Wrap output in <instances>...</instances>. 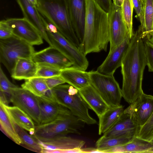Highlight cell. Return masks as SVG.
Listing matches in <instances>:
<instances>
[{
	"mask_svg": "<svg viewBox=\"0 0 153 153\" xmlns=\"http://www.w3.org/2000/svg\"><path fill=\"white\" fill-rule=\"evenodd\" d=\"M146 65L144 38L140 25L131 39L121 66L123 76L122 96L130 105L143 92L142 82Z\"/></svg>",
	"mask_w": 153,
	"mask_h": 153,
	"instance_id": "cell-1",
	"label": "cell"
},
{
	"mask_svg": "<svg viewBox=\"0 0 153 153\" xmlns=\"http://www.w3.org/2000/svg\"><path fill=\"white\" fill-rule=\"evenodd\" d=\"M86 12L83 40L78 48L86 56L91 53L106 51L109 42L108 13L95 0H85Z\"/></svg>",
	"mask_w": 153,
	"mask_h": 153,
	"instance_id": "cell-2",
	"label": "cell"
},
{
	"mask_svg": "<svg viewBox=\"0 0 153 153\" xmlns=\"http://www.w3.org/2000/svg\"><path fill=\"white\" fill-rule=\"evenodd\" d=\"M36 7L40 14L62 34L79 47L80 43L72 25L67 0H38Z\"/></svg>",
	"mask_w": 153,
	"mask_h": 153,
	"instance_id": "cell-3",
	"label": "cell"
},
{
	"mask_svg": "<svg viewBox=\"0 0 153 153\" xmlns=\"http://www.w3.org/2000/svg\"><path fill=\"white\" fill-rule=\"evenodd\" d=\"M85 123L69 110L52 121L36 125L32 136L38 141H42L69 134H80Z\"/></svg>",
	"mask_w": 153,
	"mask_h": 153,
	"instance_id": "cell-4",
	"label": "cell"
},
{
	"mask_svg": "<svg viewBox=\"0 0 153 153\" xmlns=\"http://www.w3.org/2000/svg\"><path fill=\"white\" fill-rule=\"evenodd\" d=\"M52 90L56 101L68 109L80 120L88 125L97 123V121L89 114L90 108L78 89L69 84H62Z\"/></svg>",
	"mask_w": 153,
	"mask_h": 153,
	"instance_id": "cell-5",
	"label": "cell"
},
{
	"mask_svg": "<svg viewBox=\"0 0 153 153\" xmlns=\"http://www.w3.org/2000/svg\"><path fill=\"white\" fill-rule=\"evenodd\" d=\"M43 22L51 45L65 56L72 63V65L85 71L88 66L85 56L78 48L65 38L53 25L42 16Z\"/></svg>",
	"mask_w": 153,
	"mask_h": 153,
	"instance_id": "cell-6",
	"label": "cell"
},
{
	"mask_svg": "<svg viewBox=\"0 0 153 153\" xmlns=\"http://www.w3.org/2000/svg\"><path fill=\"white\" fill-rule=\"evenodd\" d=\"M35 52L33 45L13 35L0 39V61L10 74L19 59H32Z\"/></svg>",
	"mask_w": 153,
	"mask_h": 153,
	"instance_id": "cell-7",
	"label": "cell"
},
{
	"mask_svg": "<svg viewBox=\"0 0 153 153\" xmlns=\"http://www.w3.org/2000/svg\"><path fill=\"white\" fill-rule=\"evenodd\" d=\"M90 84L97 91L110 107L120 105L121 90L113 75L96 71L89 72Z\"/></svg>",
	"mask_w": 153,
	"mask_h": 153,
	"instance_id": "cell-8",
	"label": "cell"
},
{
	"mask_svg": "<svg viewBox=\"0 0 153 153\" xmlns=\"http://www.w3.org/2000/svg\"><path fill=\"white\" fill-rule=\"evenodd\" d=\"M10 101L30 116L36 125L40 124V111L37 97L17 86L12 90Z\"/></svg>",
	"mask_w": 153,
	"mask_h": 153,
	"instance_id": "cell-9",
	"label": "cell"
},
{
	"mask_svg": "<svg viewBox=\"0 0 153 153\" xmlns=\"http://www.w3.org/2000/svg\"><path fill=\"white\" fill-rule=\"evenodd\" d=\"M140 129L131 104L124 110L114 125L103 135L106 136H120L134 137L137 135Z\"/></svg>",
	"mask_w": 153,
	"mask_h": 153,
	"instance_id": "cell-10",
	"label": "cell"
},
{
	"mask_svg": "<svg viewBox=\"0 0 153 153\" xmlns=\"http://www.w3.org/2000/svg\"><path fill=\"white\" fill-rule=\"evenodd\" d=\"M108 13L110 24L109 51H111L123 42L129 34L123 17L121 6L113 3Z\"/></svg>",
	"mask_w": 153,
	"mask_h": 153,
	"instance_id": "cell-11",
	"label": "cell"
},
{
	"mask_svg": "<svg viewBox=\"0 0 153 153\" xmlns=\"http://www.w3.org/2000/svg\"><path fill=\"white\" fill-rule=\"evenodd\" d=\"M6 20L13 35L33 46L43 43V39L39 30L26 18H10Z\"/></svg>",
	"mask_w": 153,
	"mask_h": 153,
	"instance_id": "cell-12",
	"label": "cell"
},
{
	"mask_svg": "<svg viewBox=\"0 0 153 153\" xmlns=\"http://www.w3.org/2000/svg\"><path fill=\"white\" fill-rule=\"evenodd\" d=\"M38 141L42 147L41 152L42 153H65L68 150L81 149L85 143L84 140L66 135L59 136Z\"/></svg>",
	"mask_w": 153,
	"mask_h": 153,
	"instance_id": "cell-13",
	"label": "cell"
},
{
	"mask_svg": "<svg viewBox=\"0 0 153 153\" xmlns=\"http://www.w3.org/2000/svg\"><path fill=\"white\" fill-rule=\"evenodd\" d=\"M32 59L37 64L47 65L62 70L72 65V63L65 56L51 46L35 52Z\"/></svg>",
	"mask_w": 153,
	"mask_h": 153,
	"instance_id": "cell-14",
	"label": "cell"
},
{
	"mask_svg": "<svg viewBox=\"0 0 153 153\" xmlns=\"http://www.w3.org/2000/svg\"><path fill=\"white\" fill-rule=\"evenodd\" d=\"M131 39L128 36L120 44L109 53L103 62L97 68L98 72L113 75L115 71L121 66L123 57L130 45Z\"/></svg>",
	"mask_w": 153,
	"mask_h": 153,
	"instance_id": "cell-15",
	"label": "cell"
},
{
	"mask_svg": "<svg viewBox=\"0 0 153 153\" xmlns=\"http://www.w3.org/2000/svg\"><path fill=\"white\" fill-rule=\"evenodd\" d=\"M72 25L80 43L84 36L86 12L85 0H67Z\"/></svg>",
	"mask_w": 153,
	"mask_h": 153,
	"instance_id": "cell-16",
	"label": "cell"
},
{
	"mask_svg": "<svg viewBox=\"0 0 153 153\" xmlns=\"http://www.w3.org/2000/svg\"><path fill=\"white\" fill-rule=\"evenodd\" d=\"M23 13L24 17L27 19L39 30L43 39L50 45L49 39L42 18L36 6L28 0H16Z\"/></svg>",
	"mask_w": 153,
	"mask_h": 153,
	"instance_id": "cell-17",
	"label": "cell"
},
{
	"mask_svg": "<svg viewBox=\"0 0 153 153\" xmlns=\"http://www.w3.org/2000/svg\"><path fill=\"white\" fill-rule=\"evenodd\" d=\"M132 104L138 125L141 128L153 113V96L143 92Z\"/></svg>",
	"mask_w": 153,
	"mask_h": 153,
	"instance_id": "cell-18",
	"label": "cell"
},
{
	"mask_svg": "<svg viewBox=\"0 0 153 153\" xmlns=\"http://www.w3.org/2000/svg\"><path fill=\"white\" fill-rule=\"evenodd\" d=\"M37 97L40 111V124L52 121L69 111L55 101Z\"/></svg>",
	"mask_w": 153,
	"mask_h": 153,
	"instance_id": "cell-19",
	"label": "cell"
},
{
	"mask_svg": "<svg viewBox=\"0 0 153 153\" xmlns=\"http://www.w3.org/2000/svg\"><path fill=\"white\" fill-rule=\"evenodd\" d=\"M78 91L90 109L93 110L98 117L110 107L91 84Z\"/></svg>",
	"mask_w": 153,
	"mask_h": 153,
	"instance_id": "cell-20",
	"label": "cell"
},
{
	"mask_svg": "<svg viewBox=\"0 0 153 153\" xmlns=\"http://www.w3.org/2000/svg\"><path fill=\"white\" fill-rule=\"evenodd\" d=\"M60 76L65 82L78 90L90 85L89 72L73 66L62 70Z\"/></svg>",
	"mask_w": 153,
	"mask_h": 153,
	"instance_id": "cell-21",
	"label": "cell"
},
{
	"mask_svg": "<svg viewBox=\"0 0 153 153\" xmlns=\"http://www.w3.org/2000/svg\"><path fill=\"white\" fill-rule=\"evenodd\" d=\"M152 149L153 141L136 136L128 143L107 150L105 153H148Z\"/></svg>",
	"mask_w": 153,
	"mask_h": 153,
	"instance_id": "cell-22",
	"label": "cell"
},
{
	"mask_svg": "<svg viewBox=\"0 0 153 153\" xmlns=\"http://www.w3.org/2000/svg\"><path fill=\"white\" fill-rule=\"evenodd\" d=\"M21 87L37 97L56 101L53 90L49 88L45 78L35 77L26 79Z\"/></svg>",
	"mask_w": 153,
	"mask_h": 153,
	"instance_id": "cell-23",
	"label": "cell"
},
{
	"mask_svg": "<svg viewBox=\"0 0 153 153\" xmlns=\"http://www.w3.org/2000/svg\"><path fill=\"white\" fill-rule=\"evenodd\" d=\"M38 65L32 59L20 58L16 63L11 74L13 79L25 80L35 77Z\"/></svg>",
	"mask_w": 153,
	"mask_h": 153,
	"instance_id": "cell-24",
	"label": "cell"
},
{
	"mask_svg": "<svg viewBox=\"0 0 153 153\" xmlns=\"http://www.w3.org/2000/svg\"><path fill=\"white\" fill-rule=\"evenodd\" d=\"M124 111V106L121 105L110 107L99 117V134H103L110 129L118 121Z\"/></svg>",
	"mask_w": 153,
	"mask_h": 153,
	"instance_id": "cell-25",
	"label": "cell"
},
{
	"mask_svg": "<svg viewBox=\"0 0 153 153\" xmlns=\"http://www.w3.org/2000/svg\"><path fill=\"white\" fill-rule=\"evenodd\" d=\"M0 123L2 129L15 143L19 145L22 144L16 130L14 121L6 105L1 102H0Z\"/></svg>",
	"mask_w": 153,
	"mask_h": 153,
	"instance_id": "cell-26",
	"label": "cell"
},
{
	"mask_svg": "<svg viewBox=\"0 0 153 153\" xmlns=\"http://www.w3.org/2000/svg\"><path fill=\"white\" fill-rule=\"evenodd\" d=\"M6 106L14 123L33 135L36 125L30 116L17 106Z\"/></svg>",
	"mask_w": 153,
	"mask_h": 153,
	"instance_id": "cell-27",
	"label": "cell"
},
{
	"mask_svg": "<svg viewBox=\"0 0 153 153\" xmlns=\"http://www.w3.org/2000/svg\"><path fill=\"white\" fill-rule=\"evenodd\" d=\"M133 137L120 136H106L103 135L96 141V147L100 153H105L107 150L128 143Z\"/></svg>",
	"mask_w": 153,
	"mask_h": 153,
	"instance_id": "cell-28",
	"label": "cell"
},
{
	"mask_svg": "<svg viewBox=\"0 0 153 153\" xmlns=\"http://www.w3.org/2000/svg\"><path fill=\"white\" fill-rule=\"evenodd\" d=\"M145 30L143 38H148L153 32V0H144Z\"/></svg>",
	"mask_w": 153,
	"mask_h": 153,
	"instance_id": "cell-29",
	"label": "cell"
},
{
	"mask_svg": "<svg viewBox=\"0 0 153 153\" xmlns=\"http://www.w3.org/2000/svg\"><path fill=\"white\" fill-rule=\"evenodd\" d=\"M15 126L16 130L22 142V144L35 152L41 153L42 147L38 141L32 136L29 134L25 130L15 123Z\"/></svg>",
	"mask_w": 153,
	"mask_h": 153,
	"instance_id": "cell-30",
	"label": "cell"
},
{
	"mask_svg": "<svg viewBox=\"0 0 153 153\" xmlns=\"http://www.w3.org/2000/svg\"><path fill=\"white\" fill-rule=\"evenodd\" d=\"M133 9L131 0H123L121 5L122 13L124 21L128 29L131 39L134 34L132 22Z\"/></svg>",
	"mask_w": 153,
	"mask_h": 153,
	"instance_id": "cell-31",
	"label": "cell"
},
{
	"mask_svg": "<svg viewBox=\"0 0 153 153\" xmlns=\"http://www.w3.org/2000/svg\"><path fill=\"white\" fill-rule=\"evenodd\" d=\"M35 77L48 78L60 76L62 70L57 68L43 64H37Z\"/></svg>",
	"mask_w": 153,
	"mask_h": 153,
	"instance_id": "cell-32",
	"label": "cell"
},
{
	"mask_svg": "<svg viewBox=\"0 0 153 153\" xmlns=\"http://www.w3.org/2000/svg\"><path fill=\"white\" fill-rule=\"evenodd\" d=\"M137 136L147 140L153 141V113L147 121L140 128Z\"/></svg>",
	"mask_w": 153,
	"mask_h": 153,
	"instance_id": "cell-33",
	"label": "cell"
},
{
	"mask_svg": "<svg viewBox=\"0 0 153 153\" xmlns=\"http://www.w3.org/2000/svg\"><path fill=\"white\" fill-rule=\"evenodd\" d=\"M17 87L11 82L0 67V91L6 94L10 97L12 90Z\"/></svg>",
	"mask_w": 153,
	"mask_h": 153,
	"instance_id": "cell-34",
	"label": "cell"
},
{
	"mask_svg": "<svg viewBox=\"0 0 153 153\" xmlns=\"http://www.w3.org/2000/svg\"><path fill=\"white\" fill-rule=\"evenodd\" d=\"M137 16L140 22L142 33L145 30L144 7L143 0H131Z\"/></svg>",
	"mask_w": 153,
	"mask_h": 153,
	"instance_id": "cell-35",
	"label": "cell"
},
{
	"mask_svg": "<svg viewBox=\"0 0 153 153\" xmlns=\"http://www.w3.org/2000/svg\"><path fill=\"white\" fill-rule=\"evenodd\" d=\"M144 41L148 71L153 72V44L146 39Z\"/></svg>",
	"mask_w": 153,
	"mask_h": 153,
	"instance_id": "cell-36",
	"label": "cell"
},
{
	"mask_svg": "<svg viewBox=\"0 0 153 153\" xmlns=\"http://www.w3.org/2000/svg\"><path fill=\"white\" fill-rule=\"evenodd\" d=\"M13 35L12 29L6 20L0 22V39L8 38Z\"/></svg>",
	"mask_w": 153,
	"mask_h": 153,
	"instance_id": "cell-37",
	"label": "cell"
},
{
	"mask_svg": "<svg viewBox=\"0 0 153 153\" xmlns=\"http://www.w3.org/2000/svg\"><path fill=\"white\" fill-rule=\"evenodd\" d=\"M45 79L48 86L51 89H52L57 86L65 83L60 76L46 78Z\"/></svg>",
	"mask_w": 153,
	"mask_h": 153,
	"instance_id": "cell-38",
	"label": "cell"
},
{
	"mask_svg": "<svg viewBox=\"0 0 153 153\" xmlns=\"http://www.w3.org/2000/svg\"><path fill=\"white\" fill-rule=\"evenodd\" d=\"M105 11L109 13L113 5V0H95Z\"/></svg>",
	"mask_w": 153,
	"mask_h": 153,
	"instance_id": "cell-39",
	"label": "cell"
},
{
	"mask_svg": "<svg viewBox=\"0 0 153 153\" xmlns=\"http://www.w3.org/2000/svg\"><path fill=\"white\" fill-rule=\"evenodd\" d=\"M0 102L4 105L9 106L10 101V97L4 92L0 91Z\"/></svg>",
	"mask_w": 153,
	"mask_h": 153,
	"instance_id": "cell-40",
	"label": "cell"
},
{
	"mask_svg": "<svg viewBox=\"0 0 153 153\" xmlns=\"http://www.w3.org/2000/svg\"><path fill=\"white\" fill-rule=\"evenodd\" d=\"M82 153H100L96 149L94 148H87L81 149Z\"/></svg>",
	"mask_w": 153,
	"mask_h": 153,
	"instance_id": "cell-41",
	"label": "cell"
},
{
	"mask_svg": "<svg viewBox=\"0 0 153 153\" xmlns=\"http://www.w3.org/2000/svg\"><path fill=\"white\" fill-rule=\"evenodd\" d=\"M148 40L150 42L153 44V32L151 36L148 38H145Z\"/></svg>",
	"mask_w": 153,
	"mask_h": 153,
	"instance_id": "cell-42",
	"label": "cell"
},
{
	"mask_svg": "<svg viewBox=\"0 0 153 153\" xmlns=\"http://www.w3.org/2000/svg\"><path fill=\"white\" fill-rule=\"evenodd\" d=\"M31 3L34 4V5L36 6L38 2V0H28Z\"/></svg>",
	"mask_w": 153,
	"mask_h": 153,
	"instance_id": "cell-43",
	"label": "cell"
},
{
	"mask_svg": "<svg viewBox=\"0 0 153 153\" xmlns=\"http://www.w3.org/2000/svg\"><path fill=\"white\" fill-rule=\"evenodd\" d=\"M148 153H153V149L150 150L149 151Z\"/></svg>",
	"mask_w": 153,
	"mask_h": 153,
	"instance_id": "cell-44",
	"label": "cell"
},
{
	"mask_svg": "<svg viewBox=\"0 0 153 153\" xmlns=\"http://www.w3.org/2000/svg\"><path fill=\"white\" fill-rule=\"evenodd\" d=\"M143 1H144V0H143Z\"/></svg>",
	"mask_w": 153,
	"mask_h": 153,
	"instance_id": "cell-45",
	"label": "cell"
}]
</instances>
